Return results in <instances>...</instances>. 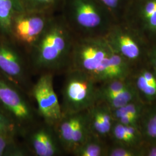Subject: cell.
I'll use <instances>...</instances> for the list:
<instances>
[{
	"label": "cell",
	"mask_w": 156,
	"mask_h": 156,
	"mask_svg": "<svg viewBox=\"0 0 156 156\" xmlns=\"http://www.w3.org/2000/svg\"><path fill=\"white\" fill-rule=\"evenodd\" d=\"M75 39L60 13L54 15L27 53L32 74L66 73Z\"/></svg>",
	"instance_id": "1"
},
{
	"label": "cell",
	"mask_w": 156,
	"mask_h": 156,
	"mask_svg": "<svg viewBox=\"0 0 156 156\" xmlns=\"http://www.w3.org/2000/svg\"><path fill=\"white\" fill-rule=\"evenodd\" d=\"M60 13L77 38L105 37L116 22L97 0H65Z\"/></svg>",
	"instance_id": "2"
},
{
	"label": "cell",
	"mask_w": 156,
	"mask_h": 156,
	"mask_svg": "<svg viewBox=\"0 0 156 156\" xmlns=\"http://www.w3.org/2000/svg\"><path fill=\"white\" fill-rule=\"evenodd\" d=\"M30 97L0 73V108L11 119L19 135L22 136L41 119L37 108L31 104Z\"/></svg>",
	"instance_id": "3"
},
{
	"label": "cell",
	"mask_w": 156,
	"mask_h": 156,
	"mask_svg": "<svg viewBox=\"0 0 156 156\" xmlns=\"http://www.w3.org/2000/svg\"><path fill=\"white\" fill-rule=\"evenodd\" d=\"M64 74L60 103L62 115L86 111L97 102V82L90 75L75 69H68Z\"/></svg>",
	"instance_id": "4"
},
{
	"label": "cell",
	"mask_w": 156,
	"mask_h": 156,
	"mask_svg": "<svg viewBox=\"0 0 156 156\" xmlns=\"http://www.w3.org/2000/svg\"><path fill=\"white\" fill-rule=\"evenodd\" d=\"M0 73L31 97L33 84L27 53L11 38L0 37Z\"/></svg>",
	"instance_id": "5"
},
{
	"label": "cell",
	"mask_w": 156,
	"mask_h": 156,
	"mask_svg": "<svg viewBox=\"0 0 156 156\" xmlns=\"http://www.w3.org/2000/svg\"><path fill=\"white\" fill-rule=\"evenodd\" d=\"M112 51L113 49L105 37H76L68 69L82 71L93 78L97 69Z\"/></svg>",
	"instance_id": "6"
},
{
	"label": "cell",
	"mask_w": 156,
	"mask_h": 156,
	"mask_svg": "<svg viewBox=\"0 0 156 156\" xmlns=\"http://www.w3.org/2000/svg\"><path fill=\"white\" fill-rule=\"evenodd\" d=\"M54 15L26 10L18 12L12 22V39L28 53Z\"/></svg>",
	"instance_id": "7"
},
{
	"label": "cell",
	"mask_w": 156,
	"mask_h": 156,
	"mask_svg": "<svg viewBox=\"0 0 156 156\" xmlns=\"http://www.w3.org/2000/svg\"><path fill=\"white\" fill-rule=\"evenodd\" d=\"M105 37L113 50L128 62L146 57L150 45L123 20L115 23Z\"/></svg>",
	"instance_id": "8"
},
{
	"label": "cell",
	"mask_w": 156,
	"mask_h": 156,
	"mask_svg": "<svg viewBox=\"0 0 156 156\" xmlns=\"http://www.w3.org/2000/svg\"><path fill=\"white\" fill-rule=\"evenodd\" d=\"M122 20L149 45L156 44V0H128Z\"/></svg>",
	"instance_id": "9"
},
{
	"label": "cell",
	"mask_w": 156,
	"mask_h": 156,
	"mask_svg": "<svg viewBox=\"0 0 156 156\" xmlns=\"http://www.w3.org/2000/svg\"><path fill=\"white\" fill-rule=\"evenodd\" d=\"M54 75L44 73L39 75L37 81L33 84L31 97L37 104V109L42 120L55 127L62 116L60 103L53 85Z\"/></svg>",
	"instance_id": "10"
},
{
	"label": "cell",
	"mask_w": 156,
	"mask_h": 156,
	"mask_svg": "<svg viewBox=\"0 0 156 156\" xmlns=\"http://www.w3.org/2000/svg\"><path fill=\"white\" fill-rule=\"evenodd\" d=\"M30 154L35 156H58L65 154L58 140L55 127L38 122L23 136Z\"/></svg>",
	"instance_id": "11"
},
{
	"label": "cell",
	"mask_w": 156,
	"mask_h": 156,
	"mask_svg": "<svg viewBox=\"0 0 156 156\" xmlns=\"http://www.w3.org/2000/svg\"><path fill=\"white\" fill-rule=\"evenodd\" d=\"M87 117L92 135L102 140L110 135L114 119L111 109L106 103L98 101L87 109Z\"/></svg>",
	"instance_id": "12"
},
{
	"label": "cell",
	"mask_w": 156,
	"mask_h": 156,
	"mask_svg": "<svg viewBox=\"0 0 156 156\" xmlns=\"http://www.w3.org/2000/svg\"><path fill=\"white\" fill-rule=\"evenodd\" d=\"M23 10L19 0H0V37L11 38L12 20Z\"/></svg>",
	"instance_id": "13"
},
{
	"label": "cell",
	"mask_w": 156,
	"mask_h": 156,
	"mask_svg": "<svg viewBox=\"0 0 156 156\" xmlns=\"http://www.w3.org/2000/svg\"><path fill=\"white\" fill-rule=\"evenodd\" d=\"M23 9L56 15L62 11L65 0H19Z\"/></svg>",
	"instance_id": "14"
},
{
	"label": "cell",
	"mask_w": 156,
	"mask_h": 156,
	"mask_svg": "<svg viewBox=\"0 0 156 156\" xmlns=\"http://www.w3.org/2000/svg\"><path fill=\"white\" fill-rule=\"evenodd\" d=\"M107 147L101 139L90 135L82 145H80L72 154L75 156H106Z\"/></svg>",
	"instance_id": "15"
},
{
	"label": "cell",
	"mask_w": 156,
	"mask_h": 156,
	"mask_svg": "<svg viewBox=\"0 0 156 156\" xmlns=\"http://www.w3.org/2000/svg\"><path fill=\"white\" fill-rule=\"evenodd\" d=\"M136 96L135 88L130 85L122 91L101 97L98 101L104 102L111 109H116L134 101Z\"/></svg>",
	"instance_id": "16"
},
{
	"label": "cell",
	"mask_w": 156,
	"mask_h": 156,
	"mask_svg": "<svg viewBox=\"0 0 156 156\" xmlns=\"http://www.w3.org/2000/svg\"><path fill=\"white\" fill-rule=\"evenodd\" d=\"M142 122L144 135L150 142L156 145V107L145 113Z\"/></svg>",
	"instance_id": "17"
},
{
	"label": "cell",
	"mask_w": 156,
	"mask_h": 156,
	"mask_svg": "<svg viewBox=\"0 0 156 156\" xmlns=\"http://www.w3.org/2000/svg\"><path fill=\"white\" fill-rule=\"evenodd\" d=\"M117 22L121 21L128 0H97Z\"/></svg>",
	"instance_id": "18"
},
{
	"label": "cell",
	"mask_w": 156,
	"mask_h": 156,
	"mask_svg": "<svg viewBox=\"0 0 156 156\" xmlns=\"http://www.w3.org/2000/svg\"><path fill=\"white\" fill-rule=\"evenodd\" d=\"M111 110L114 120L128 115L138 121L142 115V106L135 101L131 102L121 108Z\"/></svg>",
	"instance_id": "19"
},
{
	"label": "cell",
	"mask_w": 156,
	"mask_h": 156,
	"mask_svg": "<svg viewBox=\"0 0 156 156\" xmlns=\"http://www.w3.org/2000/svg\"><path fill=\"white\" fill-rule=\"evenodd\" d=\"M110 135L116 142L121 144H124L127 146H133V143L127 134L124 125L117 121L114 120Z\"/></svg>",
	"instance_id": "20"
},
{
	"label": "cell",
	"mask_w": 156,
	"mask_h": 156,
	"mask_svg": "<svg viewBox=\"0 0 156 156\" xmlns=\"http://www.w3.org/2000/svg\"><path fill=\"white\" fill-rule=\"evenodd\" d=\"M136 86L147 99L152 100L156 98V85L149 83L140 73L136 79Z\"/></svg>",
	"instance_id": "21"
},
{
	"label": "cell",
	"mask_w": 156,
	"mask_h": 156,
	"mask_svg": "<svg viewBox=\"0 0 156 156\" xmlns=\"http://www.w3.org/2000/svg\"><path fill=\"white\" fill-rule=\"evenodd\" d=\"M0 131L19 135L16 126L11 119L0 108Z\"/></svg>",
	"instance_id": "22"
},
{
	"label": "cell",
	"mask_w": 156,
	"mask_h": 156,
	"mask_svg": "<svg viewBox=\"0 0 156 156\" xmlns=\"http://www.w3.org/2000/svg\"><path fill=\"white\" fill-rule=\"evenodd\" d=\"M141 153L129 146H114L107 148L106 156H140Z\"/></svg>",
	"instance_id": "23"
},
{
	"label": "cell",
	"mask_w": 156,
	"mask_h": 156,
	"mask_svg": "<svg viewBox=\"0 0 156 156\" xmlns=\"http://www.w3.org/2000/svg\"><path fill=\"white\" fill-rule=\"evenodd\" d=\"M146 57L156 71V44L150 45L147 52Z\"/></svg>",
	"instance_id": "24"
},
{
	"label": "cell",
	"mask_w": 156,
	"mask_h": 156,
	"mask_svg": "<svg viewBox=\"0 0 156 156\" xmlns=\"http://www.w3.org/2000/svg\"><path fill=\"white\" fill-rule=\"evenodd\" d=\"M118 122L122 124L125 126H134L137 127V120L134 119L128 115L124 116L123 117H120L117 119L116 120Z\"/></svg>",
	"instance_id": "25"
},
{
	"label": "cell",
	"mask_w": 156,
	"mask_h": 156,
	"mask_svg": "<svg viewBox=\"0 0 156 156\" xmlns=\"http://www.w3.org/2000/svg\"><path fill=\"white\" fill-rule=\"evenodd\" d=\"M150 83L156 85V75L148 70H143L140 73Z\"/></svg>",
	"instance_id": "26"
},
{
	"label": "cell",
	"mask_w": 156,
	"mask_h": 156,
	"mask_svg": "<svg viewBox=\"0 0 156 156\" xmlns=\"http://www.w3.org/2000/svg\"><path fill=\"white\" fill-rule=\"evenodd\" d=\"M146 156H156V145H152L146 149H145L143 153Z\"/></svg>",
	"instance_id": "27"
}]
</instances>
